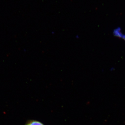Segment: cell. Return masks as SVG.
Here are the masks:
<instances>
[{"mask_svg":"<svg viewBox=\"0 0 125 125\" xmlns=\"http://www.w3.org/2000/svg\"><path fill=\"white\" fill-rule=\"evenodd\" d=\"M27 125H43L39 122L34 121L30 122Z\"/></svg>","mask_w":125,"mask_h":125,"instance_id":"6da1fadb","label":"cell"}]
</instances>
